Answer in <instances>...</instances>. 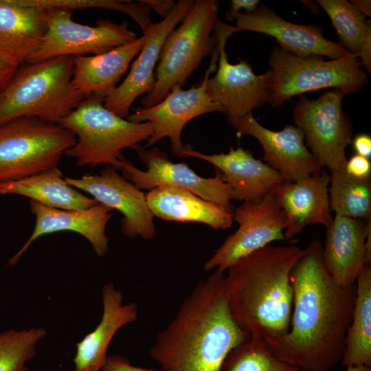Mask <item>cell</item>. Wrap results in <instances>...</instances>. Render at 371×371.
<instances>
[{
	"label": "cell",
	"mask_w": 371,
	"mask_h": 371,
	"mask_svg": "<svg viewBox=\"0 0 371 371\" xmlns=\"http://www.w3.org/2000/svg\"><path fill=\"white\" fill-rule=\"evenodd\" d=\"M314 240L290 274L293 310L288 333L267 345L277 359L302 371H329L341 361L351 322L356 284H337Z\"/></svg>",
	"instance_id": "obj_1"
},
{
	"label": "cell",
	"mask_w": 371,
	"mask_h": 371,
	"mask_svg": "<svg viewBox=\"0 0 371 371\" xmlns=\"http://www.w3.org/2000/svg\"><path fill=\"white\" fill-rule=\"evenodd\" d=\"M223 272L201 280L149 350L162 371H221L231 350L249 338L234 319Z\"/></svg>",
	"instance_id": "obj_2"
},
{
	"label": "cell",
	"mask_w": 371,
	"mask_h": 371,
	"mask_svg": "<svg viewBox=\"0 0 371 371\" xmlns=\"http://www.w3.org/2000/svg\"><path fill=\"white\" fill-rule=\"evenodd\" d=\"M303 253L297 245H268L227 269L229 308L249 339L268 346L288 333L293 300L290 274Z\"/></svg>",
	"instance_id": "obj_3"
},
{
	"label": "cell",
	"mask_w": 371,
	"mask_h": 371,
	"mask_svg": "<svg viewBox=\"0 0 371 371\" xmlns=\"http://www.w3.org/2000/svg\"><path fill=\"white\" fill-rule=\"evenodd\" d=\"M73 56H59L19 67L0 94V125L19 117L60 122L85 99L71 84Z\"/></svg>",
	"instance_id": "obj_4"
},
{
	"label": "cell",
	"mask_w": 371,
	"mask_h": 371,
	"mask_svg": "<svg viewBox=\"0 0 371 371\" xmlns=\"http://www.w3.org/2000/svg\"><path fill=\"white\" fill-rule=\"evenodd\" d=\"M59 124L76 137L65 155L75 158L77 166L91 168L106 164L115 168L124 148L134 149L153 131L150 122L135 123L123 118L106 109L103 99L95 97L84 99Z\"/></svg>",
	"instance_id": "obj_5"
},
{
	"label": "cell",
	"mask_w": 371,
	"mask_h": 371,
	"mask_svg": "<svg viewBox=\"0 0 371 371\" xmlns=\"http://www.w3.org/2000/svg\"><path fill=\"white\" fill-rule=\"evenodd\" d=\"M218 12L217 1L196 0L181 25L168 34L155 68V85L142 99V107L160 102L175 85L182 87L203 58L212 55L218 46L212 35Z\"/></svg>",
	"instance_id": "obj_6"
},
{
	"label": "cell",
	"mask_w": 371,
	"mask_h": 371,
	"mask_svg": "<svg viewBox=\"0 0 371 371\" xmlns=\"http://www.w3.org/2000/svg\"><path fill=\"white\" fill-rule=\"evenodd\" d=\"M272 71L269 104L276 108L295 95L325 88L343 93L356 92L368 85L357 55L348 53L326 60L316 55L295 56L274 46L269 58Z\"/></svg>",
	"instance_id": "obj_7"
},
{
	"label": "cell",
	"mask_w": 371,
	"mask_h": 371,
	"mask_svg": "<svg viewBox=\"0 0 371 371\" xmlns=\"http://www.w3.org/2000/svg\"><path fill=\"white\" fill-rule=\"evenodd\" d=\"M76 141L69 129L36 117L16 118L0 125V183L58 167Z\"/></svg>",
	"instance_id": "obj_8"
},
{
	"label": "cell",
	"mask_w": 371,
	"mask_h": 371,
	"mask_svg": "<svg viewBox=\"0 0 371 371\" xmlns=\"http://www.w3.org/2000/svg\"><path fill=\"white\" fill-rule=\"evenodd\" d=\"M344 95L335 89L316 100L300 95L292 113L310 152L330 172L345 170L346 148L352 142L351 124L342 110Z\"/></svg>",
	"instance_id": "obj_9"
},
{
	"label": "cell",
	"mask_w": 371,
	"mask_h": 371,
	"mask_svg": "<svg viewBox=\"0 0 371 371\" xmlns=\"http://www.w3.org/2000/svg\"><path fill=\"white\" fill-rule=\"evenodd\" d=\"M72 14V10L63 8L45 10L47 33L27 63L59 56L98 55L137 38L127 21L116 23L100 19L95 26H90L73 21Z\"/></svg>",
	"instance_id": "obj_10"
},
{
	"label": "cell",
	"mask_w": 371,
	"mask_h": 371,
	"mask_svg": "<svg viewBox=\"0 0 371 371\" xmlns=\"http://www.w3.org/2000/svg\"><path fill=\"white\" fill-rule=\"evenodd\" d=\"M214 32L218 41V68L207 81L210 99L225 109L229 120L243 117L269 102L272 71L256 75L247 60L231 64L225 52L227 39L240 30L217 20Z\"/></svg>",
	"instance_id": "obj_11"
},
{
	"label": "cell",
	"mask_w": 371,
	"mask_h": 371,
	"mask_svg": "<svg viewBox=\"0 0 371 371\" xmlns=\"http://www.w3.org/2000/svg\"><path fill=\"white\" fill-rule=\"evenodd\" d=\"M218 56L217 46L199 86L184 90L181 86L175 85L160 102L149 107L133 109V112L127 117L128 120L135 123L149 122L153 126V133L146 141L144 148L147 149L167 137L173 155L177 156L185 146L181 140L182 131L190 120L208 113L225 112L223 107L210 99L206 91L207 81L216 67Z\"/></svg>",
	"instance_id": "obj_12"
},
{
	"label": "cell",
	"mask_w": 371,
	"mask_h": 371,
	"mask_svg": "<svg viewBox=\"0 0 371 371\" xmlns=\"http://www.w3.org/2000/svg\"><path fill=\"white\" fill-rule=\"evenodd\" d=\"M134 150L147 170L138 169L124 156L115 169L121 170L122 176L138 189L150 190L163 186L182 188L233 213L232 190L223 181L221 172H217L214 177L204 178L186 164L172 162L166 153L157 147L146 149L138 145Z\"/></svg>",
	"instance_id": "obj_13"
},
{
	"label": "cell",
	"mask_w": 371,
	"mask_h": 371,
	"mask_svg": "<svg viewBox=\"0 0 371 371\" xmlns=\"http://www.w3.org/2000/svg\"><path fill=\"white\" fill-rule=\"evenodd\" d=\"M238 229L205 262L203 269L223 272L242 258L271 242L286 239L284 213L273 196L267 194L259 202H243L234 209Z\"/></svg>",
	"instance_id": "obj_14"
},
{
	"label": "cell",
	"mask_w": 371,
	"mask_h": 371,
	"mask_svg": "<svg viewBox=\"0 0 371 371\" xmlns=\"http://www.w3.org/2000/svg\"><path fill=\"white\" fill-rule=\"evenodd\" d=\"M65 181L92 196L98 203L121 212V227L125 236H139L146 240L155 238L154 216L147 205L146 194L115 168L107 166L99 174H85L80 178L65 177Z\"/></svg>",
	"instance_id": "obj_15"
},
{
	"label": "cell",
	"mask_w": 371,
	"mask_h": 371,
	"mask_svg": "<svg viewBox=\"0 0 371 371\" xmlns=\"http://www.w3.org/2000/svg\"><path fill=\"white\" fill-rule=\"evenodd\" d=\"M229 122L238 135H251L258 141L263 150L262 160L276 170L284 182H293L322 170L296 126L288 124L281 131H271L262 126L252 113Z\"/></svg>",
	"instance_id": "obj_16"
},
{
	"label": "cell",
	"mask_w": 371,
	"mask_h": 371,
	"mask_svg": "<svg viewBox=\"0 0 371 371\" xmlns=\"http://www.w3.org/2000/svg\"><path fill=\"white\" fill-rule=\"evenodd\" d=\"M194 2V0L178 1L166 17L159 23H152L143 33L146 36L145 43L132 63L127 76L104 99V105L106 109L127 118L134 101L152 90L155 82L154 70L163 43L168 34L186 17Z\"/></svg>",
	"instance_id": "obj_17"
},
{
	"label": "cell",
	"mask_w": 371,
	"mask_h": 371,
	"mask_svg": "<svg viewBox=\"0 0 371 371\" xmlns=\"http://www.w3.org/2000/svg\"><path fill=\"white\" fill-rule=\"evenodd\" d=\"M240 31L248 30L273 37L279 47L295 56L311 55L337 59L348 52L339 43L325 38L324 30L315 25H299L289 22L265 5L251 12H238L234 17Z\"/></svg>",
	"instance_id": "obj_18"
},
{
	"label": "cell",
	"mask_w": 371,
	"mask_h": 371,
	"mask_svg": "<svg viewBox=\"0 0 371 371\" xmlns=\"http://www.w3.org/2000/svg\"><path fill=\"white\" fill-rule=\"evenodd\" d=\"M371 222L335 215L326 227L323 260L330 276L338 284L356 283L366 265L371 263Z\"/></svg>",
	"instance_id": "obj_19"
},
{
	"label": "cell",
	"mask_w": 371,
	"mask_h": 371,
	"mask_svg": "<svg viewBox=\"0 0 371 371\" xmlns=\"http://www.w3.org/2000/svg\"><path fill=\"white\" fill-rule=\"evenodd\" d=\"M177 156L198 158L217 168L231 188L232 199L259 202L273 187L284 182L276 170L241 147L231 148L227 153L207 155L186 144Z\"/></svg>",
	"instance_id": "obj_20"
},
{
	"label": "cell",
	"mask_w": 371,
	"mask_h": 371,
	"mask_svg": "<svg viewBox=\"0 0 371 371\" xmlns=\"http://www.w3.org/2000/svg\"><path fill=\"white\" fill-rule=\"evenodd\" d=\"M330 174L325 169L293 182H283L271 188V194L284 213L286 239L301 234L313 224L328 227L333 218L328 198Z\"/></svg>",
	"instance_id": "obj_21"
},
{
	"label": "cell",
	"mask_w": 371,
	"mask_h": 371,
	"mask_svg": "<svg viewBox=\"0 0 371 371\" xmlns=\"http://www.w3.org/2000/svg\"><path fill=\"white\" fill-rule=\"evenodd\" d=\"M30 208L36 217L34 230L23 247L9 260L8 266L16 264L39 237L61 231L82 235L89 241L99 257L108 252L109 240L105 227L113 215L111 208L98 203L87 209L67 210L49 207L32 200H30Z\"/></svg>",
	"instance_id": "obj_22"
},
{
	"label": "cell",
	"mask_w": 371,
	"mask_h": 371,
	"mask_svg": "<svg viewBox=\"0 0 371 371\" xmlns=\"http://www.w3.org/2000/svg\"><path fill=\"white\" fill-rule=\"evenodd\" d=\"M103 312L93 330L76 344L74 371H101L107 359V350L115 333L137 320L135 302L123 304L122 293L114 284H106L102 291Z\"/></svg>",
	"instance_id": "obj_23"
},
{
	"label": "cell",
	"mask_w": 371,
	"mask_h": 371,
	"mask_svg": "<svg viewBox=\"0 0 371 371\" xmlns=\"http://www.w3.org/2000/svg\"><path fill=\"white\" fill-rule=\"evenodd\" d=\"M47 25L45 10L0 0V56L21 67L38 49Z\"/></svg>",
	"instance_id": "obj_24"
},
{
	"label": "cell",
	"mask_w": 371,
	"mask_h": 371,
	"mask_svg": "<svg viewBox=\"0 0 371 371\" xmlns=\"http://www.w3.org/2000/svg\"><path fill=\"white\" fill-rule=\"evenodd\" d=\"M144 34L135 40L98 55L74 57L71 84L84 98L104 99L117 87L131 62L142 49Z\"/></svg>",
	"instance_id": "obj_25"
},
{
	"label": "cell",
	"mask_w": 371,
	"mask_h": 371,
	"mask_svg": "<svg viewBox=\"0 0 371 371\" xmlns=\"http://www.w3.org/2000/svg\"><path fill=\"white\" fill-rule=\"evenodd\" d=\"M146 200L153 215L165 221L198 222L215 229H227L234 221L232 212L179 187H156L146 194Z\"/></svg>",
	"instance_id": "obj_26"
},
{
	"label": "cell",
	"mask_w": 371,
	"mask_h": 371,
	"mask_svg": "<svg viewBox=\"0 0 371 371\" xmlns=\"http://www.w3.org/2000/svg\"><path fill=\"white\" fill-rule=\"evenodd\" d=\"M0 194L21 195L49 207L67 210L87 209L98 203L68 185L58 167L20 180L0 183Z\"/></svg>",
	"instance_id": "obj_27"
},
{
	"label": "cell",
	"mask_w": 371,
	"mask_h": 371,
	"mask_svg": "<svg viewBox=\"0 0 371 371\" xmlns=\"http://www.w3.org/2000/svg\"><path fill=\"white\" fill-rule=\"evenodd\" d=\"M352 319L345 339L341 363L346 368L371 367V266L366 265L356 281Z\"/></svg>",
	"instance_id": "obj_28"
},
{
	"label": "cell",
	"mask_w": 371,
	"mask_h": 371,
	"mask_svg": "<svg viewBox=\"0 0 371 371\" xmlns=\"http://www.w3.org/2000/svg\"><path fill=\"white\" fill-rule=\"evenodd\" d=\"M328 198L330 210L335 215L356 219L370 220V179H359L345 170L330 174Z\"/></svg>",
	"instance_id": "obj_29"
},
{
	"label": "cell",
	"mask_w": 371,
	"mask_h": 371,
	"mask_svg": "<svg viewBox=\"0 0 371 371\" xmlns=\"http://www.w3.org/2000/svg\"><path fill=\"white\" fill-rule=\"evenodd\" d=\"M335 28L339 43L359 56L366 38L371 36V23L346 0H317Z\"/></svg>",
	"instance_id": "obj_30"
},
{
	"label": "cell",
	"mask_w": 371,
	"mask_h": 371,
	"mask_svg": "<svg viewBox=\"0 0 371 371\" xmlns=\"http://www.w3.org/2000/svg\"><path fill=\"white\" fill-rule=\"evenodd\" d=\"M221 371H302L276 358L266 344L248 339L226 357Z\"/></svg>",
	"instance_id": "obj_31"
},
{
	"label": "cell",
	"mask_w": 371,
	"mask_h": 371,
	"mask_svg": "<svg viewBox=\"0 0 371 371\" xmlns=\"http://www.w3.org/2000/svg\"><path fill=\"white\" fill-rule=\"evenodd\" d=\"M45 335L43 328L0 333V371H29L25 364L36 356V345Z\"/></svg>",
	"instance_id": "obj_32"
},
{
	"label": "cell",
	"mask_w": 371,
	"mask_h": 371,
	"mask_svg": "<svg viewBox=\"0 0 371 371\" xmlns=\"http://www.w3.org/2000/svg\"><path fill=\"white\" fill-rule=\"evenodd\" d=\"M16 3L29 7L46 10L54 8H63L74 10L99 8L123 12L132 19L139 14L140 7L137 3L131 1L115 0H16Z\"/></svg>",
	"instance_id": "obj_33"
},
{
	"label": "cell",
	"mask_w": 371,
	"mask_h": 371,
	"mask_svg": "<svg viewBox=\"0 0 371 371\" xmlns=\"http://www.w3.org/2000/svg\"><path fill=\"white\" fill-rule=\"evenodd\" d=\"M345 171L348 175L356 179H370L371 163L370 159L355 154L347 160Z\"/></svg>",
	"instance_id": "obj_34"
},
{
	"label": "cell",
	"mask_w": 371,
	"mask_h": 371,
	"mask_svg": "<svg viewBox=\"0 0 371 371\" xmlns=\"http://www.w3.org/2000/svg\"><path fill=\"white\" fill-rule=\"evenodd\" d=\"M101 371H162L161 370L147 369L133 366L124 357L120 355L108 356Z\"/></svg>",
	"instance_id": "obj_35"
},
{
	"label": "cell",
	"mask_w": 371,
	"mask_h": 371,
	"mask_svg": "<svg viewBox=\"0 0 371 371\" xmlns=\"http://www.w3.org/2000/svg\"><path fill=\"white\" fill-rule=\"evenodd\" d=\"M260 4L259 0H232L231 8L226 12V18L229 21H234L236 14L240 12V10L244 12H251Z\"/></svg>",
	"instance_id": "obj_36"
},
{
	"label": "cell",
	"mask_w": 371,
	"mask_h": 371,
	"mask_svg": "<svg viewBox=\"0 0 371 371\" xmlns=\"http://www.w3.org/2000/svg\"><path fill=\"white\" fill-rule=\"evenodd\" d=\"M19 67L14 66L0 56V94L8 87Z\"/></svg>",
	"instance_id": "obj_37"
},
{
	"label": "cell",
	"mask_w": 371,
	"mask_h": 371,
	"mask_svg": "<svg viewBox=\"0 0 371 371\" xmlns=\"http://www.w3.org/2000/svg\"><path fill=\"white\" fill-rule=\"evenodd\" d=\"M150 10L161 16L166 17L174 8L176 3L172 0H139Z\"/></svg>",
	"instance_id": "obj_38"
},
{
	"label": "cell",
	"mask_w": 371,
	"mask_h": 371,
	"mask_svg": "<svg viewBox=\"0 0 371 371\" xmlns=\"http://www.w3.org/2000/svg\"><path fill=\"white\" fill-rule=\"evenodd\" d=\"M356 154L370 159L371 157V137L368 134H359L352 139Z\"/></svg>",
	"instance_id": "obj_39"
},
{
	"label": "cell",
	"mask_w": 371,
	"mask_h": 371,
	"mask_svg": "<svg viewBox=\"0 0 371 371\" xmlns=\"http://www.w3.org/2000/svg\"><path fill=\"white\" fill-rule=\"evenodd\" d=\"M350 3L366 17L371 15V1L370 0H352Z\"/></svg>",
	"instance_id": "obj_40"
},
{
	"label": "cell",
	"mask_w": 371,
	"mask_h": 371,
	"mask_svg": "<svg viewBox=\"0 0 371 371\" xmlns=\"http://www.w3.org/2000/svg\"><path fill=\"white\" fill-rule=\"evenodd\" d=\"M346 371H371V367L360 365L346 368Z\"/></svg>",
	"instance_id": "obj_41"
}]
</instances>
